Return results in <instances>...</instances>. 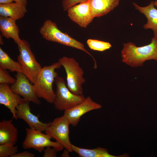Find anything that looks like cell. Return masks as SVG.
I'll use <instances>...</instances> for the list:
<instances>
[{
  "label": "cell",
  "mask_w": 157,
  "mask_h": 157,
  "mask_svg": "<svg viewBox=\"0 0 157 157\" xmlns=\"http://www.w3.org/2000/svg\"><path fill=\"white\" fill-rule=\"evenodd\" d=\"M15 2L26 6L27 4V0H13Z\"/></svg>",
  "instance_id": "27"
},
{
  "label": "cell",
  "mask_w": 157,
  "mask_h": 157,
  "mask_svg": "<svg viewBox=\"0 0 157 157\" xmlns=\"http://www.w3.org/2000/svg\"><path fill=\"white\" fill-rule=\"evenodd\" d=\"M43 151V157H56L58 152L56 149L50 147H46Z\"/></svg>",
  "instance_id": "25"
},
{
  "label": "cell",
  "mask_w": 157,
  "mask_h": 157,
  "mask_svg": "<svg viewBox=\"0 0 157 157\" xmlns=\"http://www.w3.org/2000/svg\"><path fill=\"white\" fill-rule=\"evenodd\" d=\"M39 32L43 38L47 40L56 42L84 51L91 57L94 61V68H97L95 59L86 49L83 44L60 31L55 22L49 19L46 20L40 28Z\"/></svg>",
  "instance_id": "3"
},
{
  "label": "cell",
  "mask_w": 157,
  "mask_h": 157,
  "mask_svg": "<svg viewBox=\"0 0 157 157\" xmlns=\"http://www.w3.org/2000/svg\"><path fill=\"white\" fill-rule=\"evenodd\" d=\"M13 119L3 120L0 122V144H15L18 139V131L12 124Z\"/></svg>",
  "instance_id": "16"
},
{
  "label": "cell",
  "mask_w": 157,
  "mask_h": 157,
  "mask_svg": "<svg viewBox=\"0 0 157 157\" xmlns=\"http://www.w3.org/2000/svg\"><path fill=\"white\" fill-rule=\"evenodd\" d=\"M67 11L69 18L83 28L87 27L94 18L89 0L72 6Z\"/></svg>",
  "instance_id": "10"
},
{
  "label": "cell",
  "mask_w": 157,
  "mask_h": 157,
  "mask_svg": "<svg viewBox=\"0 0 157 157\" xmlns=\"http://www.w3.org/2000/svg\"><path fill=\"white\" fill-rule=\"evenodd\" d=\"M0 31L2 36L8 39H12L18 46L21 42L22 40L19 37V29L15 20L0 16Z\"/></svg>",
  "instance_id": "14"
},
{
  "label": "cell",
  "mask_w": 157,
  "mask_h": 157,
  "mask_svg": "<svg viewBox=\"0 0 157 157\" xmlns=\"http://www.w3.org/2000/svg\"><path fill=\"white\" fill-rule=\"evenodd\" d=\"M86 43L91 49L100 51L108 49L112 46L111 44L108 42L90 39L87 40Z\"/></svg>",
  "instance_id": "21"
},
{
  "label": "cell",
  "mask_w": 157,
  "mask_h": 157,
  "mask_svg": "<svg viewBox=\"0 0 157 157\" xmlns=\"http://www.w3.org/2000/svg\"><path fill=\"white\" fill-rule=\"evenodd\" d=\"M1 38H1V37L0 36V44H1V45H2L3 44V42Z\"/></svg>",
  "instance_id": "30"
},
{
  "label": "cell",
  "mask_w": 157,
  "mask_h": 157,
  "mask_svg": "<svg viewBox=\"0 0 157 157\" xmlns=\"http://www.w3.org/2000/svg\"><path fill=\"white\" fill-rule=\"evenodd\" d=\"M94 17L107 14L117 7L119 0H89Z\"/></svg>",
  "instance_id": "17"
},
{
  "label": "cell",
  "mask_w": 157,
  "mask_h": 157,
  "mask_svg": "<svg viewBox=\"0 0 157 157\" xmlns=\"http://www.w3.org/2000/svg\"><path fill=\"white\" fill-rule=\"evenodd\" d=\"M26 135L22 142V147L25 149H33L40 153L48 147L54 148L58 151H61L63 147L57 142L51 140V137L42 131L29 128L26 129Z\"/></svg>",
  "instance_id": "7"
},
{
  "label": "cell",
  "mask_w": 157,
  "mask_h": 157,
  "mask_svg": "<svg viewBox=\"0 0 157 157\" xmlns=\"http://www.w3.org/2000/svg\"><path fill=\"white\" fill-rule=\"evenodd\" d=\"M58 61L66 74L67 85L70 91L76 95L83 94L82 85L86 81L84 71L78 63L73 58L63 56Z\"/></svg>",
  "instance_id": "4"
},
{
  "label": "cell",
  "mask_w": 157,
  "mask_h": 157,
  "mask_svg": "<svg viewBox=\"0 0 157 157\" xmlns=\"http://www.w3.org/2000/svg\"><path fill=\"white\" fill-rule=\"evenodd\" d=\"M73 151L80 157H117L108 153L107 150L98 147L92 149L80 148L72 145Z\"/></svg>",
  "instance_id": "19"
},
{
  "label": "cell",
  "mask_w": 157,
  "mask_h": 157,
  "mask_svg": "<svg viewBox=\"0 0 157 157\" xmlns=\"http://www.w3.org/2000/svg\"><path fill=\"white\" fill-rule=\"evenodd\" d=\"M18 151L17 146L9 144H0V157H12Z\"/></svg>",
  "instance_id": "22"
},
{
  "label": "cell",
  "mask_w": 157,
  "mask_h": 157,
  "mask_svg": "<svg viewBox=\"0 0 157 157\" xmlns=\"http://www.w3.org/2000/svg\"><path fill=\"white\" fill-rule=\"evenodd\" d=\"M24 100L14 92L8 84L0 83V104L5 106L10 110L13 118L17 119L16 107Z\"/></svg>",
  "instance_id": "13"
},
{
  "label": "cell",
  "mask_w": 157,
  "mask_h": 157,
  "mask_svg": "<svg viewBox=\"0 0 157 157\" xmlns=\"http://www.w3.org/2000/svg\"><path fill=\"white\" fill-rule=\"evenodd\" d=\"M70 125L66 117L63 115L56 118L51 122L45 131L51 138L61 144L70 152L73 151L72 145L69 138V127Z\"/></svg>",
  "instance_id": "8"
},
{
  "label": "cell",
  "mask_w": 157,
  "mask_h": 157,
  "mask_svg": "<svg viewBox=\"0 0 157 157\" xmlns=\"http://www.w3.org/2000/svg\"><path fill=\"white\" fill-rule=\"evenodd\" d=\"M35 155L27 151H24L22 152L17 153L12 157H34Z\"/></svg>",
  "instance_id": "26"
},
{
  "label": "cell",
  "mask_w": 157,
  "mask_h": 157,
  "mask_svg": "<svg viewBox=\"0 0 157 157\" xmlns=\"http://www.w3.org/2000/svg\"><path fill=\"white\" fill-rule=\"evenodd\" d=\"M61 66L58 61L42 67L33 84L35 92L39 98L43 99L49 103H53L56 94L53 89V84L58 76L55 70Z\"/></svg>",
  "instance_id": "2"
},
{
  "label": "cell",
  "mask_w": 157,
  "mask_h": 157,
  "mask_svg": "<svg viewBox=\"0 0 157 157\" xmlns=\"http://www.w3.org/2000/svg\"><path fill=\"white\" fill-rule=\"evenodd\" d=\"M27 12L26 6L16 2L0 4V15L10 17L16 21L23 18Z\"/></svg>",
  "instance_id": "18"
},
{
  "label": "cell",
  "mask_w": 157,
  "mask_h": 157,
  "mask_svg": "<svg viewBox=\"0 0 157 157\" xmlns=\"http://www.w3.org/2000/svg\"><path fill=\"white\" fill-rule=\"evenodd\" d=\"M14 1L13 0H0V4H5L11 3Z\"/></svg>",
  "instance_id": "29"
},
{
  "label": "cell",
  "mask_w": 157,
  "mask_h": 157,
  "mask_svg": "<svg viewBox=\"0 0 157 157\" xmlns=\"http://www.w3.org/2000/svg\"><path fill=\"white\" fill-rule=\"evenodd\" d=\"M121 51L122 61L132 67L142 66L149 60L157 61V37L151 38L150 43L138 47L131 42L125 43Z\"/></svg>",
  "instance_id": "1"
},
{
  "label": "cell",
  "mask_w": 157,
  "mask_h": 157,
  "mask_svg": "<svg viewBox=\"0 0 157 157\" xmlns=\"http://www.w3.org/2000/svg\"><path fill=\"white\" fill-rule=\"evenodd\" d=\"M16 81V79L12 77L6 70L0 68V83L13 84Z\"/></svg>",
  "instance_id": "23"
},
{
  "label": "cell",
  "mask_w": 157,
  "mask_h": 157,
  "mask_svg": "<svg viewBox=\"0 0 157 157\" xmlns=\"http://www.w3.org/2000/svg\"><path fill=\"white\" fill-rule=\"evenodd\" d=\"M30 102L24 100L17 106L16 115L17 119L23 120L30 128L42 131H45L49 126L51 122L44 123L40 121L38 117L31 112Z\"/></svg>",
  "instance_id": "12"
},
{
  "label": "cell",
  "mask_w": 157,
  "mask_h": 157,
  "mask_svg": "<svg viewBox=\"0 0 157 157\" xmlns=\"http://www.w3.org/2000/svg\"><path fill=\"white\" fill-rule=\"evenodd\" d=\"M86 0H62V6L64 11H67L72 6Z\"/></svg>",
  "instance_id": "24"
},
{
  "label": "cell",
  "mask_w": 157,
  "mask_h": 157,
  "mask_svg": "<svg viewBox=\"0 0 157 157\" xmlns=\"http://www.w3.org/2000/svg\"><path fill=\"white\" fill-rule=\"evenodd\" d=\"M15 82L10 87L11 90L25 100L40 105L41 102L35 92L33 84L25 75L21 72H17Z\"/></svg>",
  "instance_id": "9"
},
{
  "label": "cell",
  "mask_w": 157,
  "mask_h": 157,
  "mask_svg": "<svg viewBox=\"0 0 157 157\" xmlns=\"http://www.w3.org/2000/svg\"><path fill=\"white\" fill-rule=\"evenodd\" d=\"M155 6L157 7V0H156L154 1Z\"/></svg>",
  "instance_id": "31"
},
{
  "label": "cell",
  "mask_w": 157,
  "mask_h": 157,
  "mask_svg": "<svg viewBox=\"0 0 157 157\" xmlns=\"http://www.w3.org/2000/svg\"><path fill=\"white\" fill-rule=\"evenodd\" d=\"M0 68L8 69L11 72L23 73L21 66L18 62L14 61L0 47Z\"/></svg>",
  "instance_id": "20"
},
{
  "label": "cell",
  "mask_w": 157,
  "mask_h": 157,
  "mask_svg": "<svg viewBox=\"0 0 157 157\" xmlns=\"http://www.w3.org/2000/svg\"><path fill=\"white\" fill-rule=\"evenodd\" d=\"M18 46L19 52L17 57L18 62L21 66L23 73L33 84L42 67L37 61L27 41L22 40L21 42Z\"/></svg>",
  "instance_id": "6"
},
{
  "label": "cell",
  "mask_w": 157,
  "mask_h": 157,
  "mask_svg": "<svg viewBox=\"0 0 157 157\" xmlns=\"http://www.w3.org/2000/svg\"><path fill=\"white\" fill-rule=\"evenodd\" d=\"M101 107L100 104L93 101L90 97L88 96L81 103L69 110L64 111L63 115L67 118L70 125L76 126L82 115Z\"/></svg>",
  "instance_id": "11"
},
{
  "label": "cell",
  "mask_w": 157,
  "mask_h": 157,
  "mask_svg": "<svg viewBox=\"0 0 157 157\" xmlns=\"http://www.w3.org/2000/svg\"><path fill=\"white\" fill-rule=\"evenodd\" d=\"M56 96L53 102L55 108L60 111L69 110L83 101L85 97L82 94L75 95L68 88L63 78L57 76L55 79Z\"/></svg>",
  "instance_id": "5"
},
{
  "label": "cell",
  "mask_w": 157,
  "mask_h": 157,
  "mask_svg": "<svg viewBox=\"0 0 157 157\" xmlns=\"http://www.w3.org/2000/svg\"><path fill=\"white\" fill-rule=\"evenodd\" d=\"M135 8L143 14L147 19V23L144 25V29H150L153 31L154 36L157 37V9L155 7L154 1H151L148 6H140L133 3Z\"/></svg>",
  "instance_id": "15"
},
{
  "label": "cell",
  "mask_w": 157,
  "mask_h": 157,
  "mask_svg": "<svg viewBox=\"0 0 157 157\" xmlns=\"http://www.w3.org/2000/svg\"><path fill=\"white\" fill-rule=\"evenodd\" d=\"M70 152L67 149H65L64 150L60 156L61 157H68L69 156Z\"/></svg>",
  "instance_id": "28"
}]
</instances>
